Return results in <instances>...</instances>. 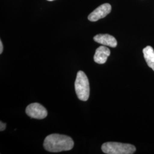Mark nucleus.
Listing matches in <instances>:
<instances>
[{"label": "nucleus", "mask_w": 154, "mask_h": 154, "mask_svg": "<svg viewBox=\"0 0 154 154\" xmlns=\"http://www.w3.org/2000/svg\"><path fill=\"white\" fill-rule=\"evenodd\" d=\"M72 138L65 135L52 134L45 139V149L51 152H60L71 150L74 147Z\"/></svg>", "instance_id": "f257e3e1"}, {"label": "nucleus", "mask_w": 154, "mask_h": 154, "mask_svg": "<svg viewBox=\"0 0 154 154\" xmlns=\"http://www.w3.org/2000/svg\"><path fill=\"white\" fill-rule=\"evenodd\" d=\"M75 90L78 99L87 101L90 96V85L88 78L82 71L77 72L75 81Z\"/></svg>", "instance_id": "f03ea898"}, {"label": "nucleus", "mask_w": 154, "mask_h": 154, "mask_svg": "<svg viewBox=\"0 0 154 154\" xmlns=\"http://www.w3.org/2000/svg\"><path fill=\"white\" fill-rule=\"evenodd\" d=\"M102 151L107 154H132L136 148L130 144L119 142H106L102 146Z\"/></svg>", "instance_id": "7ed1b4c3"}, {"label": "nucleus", "mask_w": 154, "mask_h": 154, "mask_svg": "<svg viewBox=\"0 0 154 154\" xmlns=\"http://www.w3.org/2000/svg\"><path fill=\"white\" fill-rule=\"evenodd\" d=\"M26 113L32 118L42 119L48 116V111L42 105L38 103H33L28 105Z\"/></svg>", "instance_id": "20e7f679"}, {"label": "nucleus", "mask_w": 154, "mask_h": 154, "mask_svg": "<svg viewBox=\"0 0 154 154\" xmlns=\"http://www.w3.org/2000/svg\"><path fill=\"white\" fill-rule=\"evenodd\" d=\"M111 11V6L109 4H103L95 9L88 16V20L95 22L107 16Z\"/></svg>", "instance_id": "39448f33"}, {"label": "nucleus", "mask_w": 154, "mask_h": 154, "mask_svg": "<svg viewBox=\"0 0 154 154\" xmlns=\"http://www.w3.org/2000/svg\"><path fill=\"white\" fill-rule=\"evenodd\" d=\"M94 40L100 44L116 48L117 46V41L116 38L108 34H100L94 37Z\"/></svg>", "instance_id": "423d86ee"}, {"label": "nucleus", "mask_w": 154, "mask_h": 154, "mask_svg": "<svg viewBox=\"0 0 154 154\" xmlns=\"http://www.w3.org/2000/svg\"><path fill=\"white\" fill-rule=\"evenodd\" d=\"M110 55V49L105 46H100L95 51L94 60L98 64H104Z\"/></svg>", "instance_id": "0eeeda50"}, {"label": "nucleus", "mask_w": 154, "mask_h": 154, "mask_svg": "<svg viewBox=\"0 0 154 154\" xmlns=\"http://www.w3.org/2000/svg\"><path fill=\"white\" fill-rule=\"evenodd\" d=\"M143 55L147 65L154 71V49L147 46L143 50Z\"/></svg>", "instance_id": "6e6552de"}, {"label": "nucleus", "mask_w": 154, "mask_h": 154, "mask_svg": "<svg viewBox=\"0 0 154 154\" xmlns=\"http://www.w3.org/2000/svg\"><path fill=\"white\" fill-rule=\"evenodd\" d=\"M6 127V123H3L2 121L0 122V131H2L5 130Z\"/></svg>", "instance_id": "1a4fd4ad"}, {"label": "nucleus", "mask_w": 154, "mask_h": 154, "mask_svg": "<svg viewBox=\"0 0 154 154\" xmlns=\"http://www.w3.org/2000/svg\"><path fill=\"white\" fill-rule=\"evenodd\" d=\"M3 51V45L1 40L0 41V54H2Z\"/></svg>", "instance_id": "9d476101"}, {"label": "nucleus", "mask_w": 154, "mask_h": 154, "mask_svg": "<svg viewBox=\"0 0 154 154\" xmlns=\"http://www.w3.org/2000/svg\"><path fill=\"white\" fill-rule=\"evenodd\" d=\"M48 1H54V0H48Z\"/></svg>", "instance_id": "9b49d317"}]
</instances>
